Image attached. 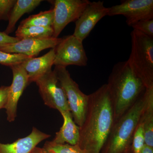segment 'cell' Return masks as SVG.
Masks as SVG:
<instances>
[{
	"instance_id": "83f0119b",
	"label": "cell",
	"mask_w": 153,
	"mask_h": 153,
	"mask_svg": "<svg viewBox=\"0 0 153 153\" xmlns=\"http://www.w3.org/2000/svg\"><path fill=\"white\" fill-rule=\"evenodd\" d=\"M31 153H47L43 148L36 147Z\"/></svg>"
},
{
	"instance_id": "44dd1931",
	"label": "cell",
	"mask_w": 153,
	"mask_h": 153,
	"mask_svg": "<svg viewBox=\"0 0 153 153\" xmlns=\"http://www.w3.org/2000/svg\"><path fill=\"white\" fill-rule=\"evenodd\" d=\"M31 58L33 57L21 54L6 53L0 50V64L10 67L22 64Z\"/></svg>"
},
{
	"instance_id": "4316f807",
	"label": "cell",
	"mask_w": 153,
	"mask_h": 153,
	"mask_svg": "<svg viewBox=\"0 0 153 153\" xmlns=\"http://www.w3.org/2000/svg\"><path fill=\"white\" fill-rule=\"evenodd\" d=\"M140 153H153V148L145 145Z\"/></svg>"
},
{
	"instance_id": "3957f363",
	"label": "cell",
	"mask_w": 153,
	"mask_h": 153,
	"mask_svg": "<svg viewBox=\"0 0 153 153\" xmlns=\"http://www.w3.org/2000/svg\"><path fill=\"white\" fill-rule=\"evenodd\" d=\"M149 89L114 121L101 153H132L133 137L146 104Z\"/></svg>"
},
{
	"instance_id": "d4e9b609",
	"label": "cell",
	"mask_w": 153,
	"mask_h": 153,
	"mask_svg": "<svg viewBox=\"0 0 153 153\" xmlns=\"http://www.w3.org/2000/svg\"><path fill=\"white\" fill-rule=\"evenodd\" d=\"M10 86L0 87V109L5 108L8 100Z\"/></svg>"
},
{
	"instance_id": "ac0fdd59",
	"label": "cell",
	"mask_w": 153,
	"mask_h": 153,
	"mask_svg": "<svg viewBox=\"0 0 153 153\" xmlns=\"http://www.w3.org/2000/svg\"><path fill=\"white\" fill-rule=\"evenodd\" d=\"M52 27H44L34 26L19 25L16 32V36L19 40L45 39L53 37Z\"/></svg>"
},
{
	"instance_id": "6da1fadb",
	"label": "cell",
	"mask_w": 153,
	"mask_h": 153,
	"mask_svg": "<svg viewBox=\"0 0 153 153\" xmlns=\"http://www.w3.org/2000/svg\"><path fill=\"white\" fill-rule=\"evenodd\" d=\"M114 121L106 84L88 95L85 120L79 127L78 145L87 153H101Z\"/></svg>"
},
{
	"instance_id": "484cf974",
	"label": "cell",
	"mask_w": 153,
	"mask_h": 153,
	"mask_svg": "<svg viewBox=\"0 0 153 153\" xmlns=\"http://www.w3.org/2000/svg\"><path fill=\"white\" fill-rule=\"evenodd\" d=\"M20 41L16 37H12L6 34L4 32H0V46L13 44Z\"/></svg>"
},
{
	"instance_id": "d6986e66",
	"label": "cell",
	"mask_w": 153,
	"mask_h": 153,
	"mask_svg": "<svg viewBox=\"0 0 153 153\" xmlns=\"http://www.w3.org/2000/svg\"><path fill=\"white\" fill-rule=\"evenodd\" d=\"M54 9L41 12L32 15L23 20L20 24L22 26H34L44 27H52L54 22Z\"/></svg>"
},
{
	"instance_id": "4fadbf2b",
	"label": "cell",
	"mask_w": 153,
	"mask_h": 153,
	"mask_svg": "<svg viewBox=\"0 0 153 153\" xmlns=\"http://www.w3.org/2000/svg\"><path fill=\"white\" fill-rule=\"evenodd\" d=\"M51 135L33 127L27 136L19 139L11 143H0V153H31L41 142Z\"/></svg>"
},
{
	"instance_id": "7a4b0ae2",
	"label": "cell",
	"mask_w": 153,
	"mask_h": 153,
	"mask_svg": "<svg viewBox=\"0 0 153 153\" xmlns=\"http://www.w3.org/2000/svg\"><path fill=\"white\" fill-rule=\"evenodd\" d=\"M106 85L113 107L114 121L128 110L146 89L127 61L115 64Z\"/></svg>"
},
{
	"instance_id": "8fae6325",
	"label": "cell",
	"mask_w": 153,
	"mask_h": 153,
	"mask_svg": "<svg viewBox=\"0 0 153 153\" xmlns=\"http://www.w3.org/2000/svg\"><path fill=\"white\" fill-rule=\"evenodd\" d=\"M10 68L13 71V82L10 86L7 102L5 108L7 120L11 123L16 120L19 99L29 84L27 74L22 64L15 65Z\"/></svg>"
},
{
	"instance_id": "8992f818",
	"label": "cell",
	"mask_w": 153,
	"mask_h": 153,
	"mask_svg": "<svg viewBox=\"0 0 153 153\" xmlns=\"http://www.w3.org/2000/svg\"><path fill=\"white\" fill-rule=\"evenodd\" d=\"M44 104L61 113L70 111L68 100L53 70L37 79L35 82Z\"/></svg>"
},
{
	"instance_id": "52a82bcc",
	"label": "cell",
	"mask_w": 153,
	"mask_h": 153,
	"mask_svg": "<svg viewBox=\"0 0 153 153\" xmlns=\"http://www.w3.org/2000/svg\"><path fill=\"white\" fill-rule=\"evenodd\" d=\"M82 42L73 35L62 38L54 48V65L66 68L69 65L87 66L88 60Z\"/></svg>"
},
{
	"instance_id": "ffe728a7",
	"label": "cell",
	"mask_w": 153,
	"mask_h": 153,
	"mask_svg": "<svg viewBox=\"0 0 153 153\" xmlns=\"http://www.w3.org/2000/svg\"><path fill=\"white\" fill-rule=\"evenodd\" d=\"M47 153H87L78 145L57 144L52 141H47L42 148Z\"/></svg>"
},
{
	"instance_id": "5b68a950",
	"label": "cell",
	"mask_w": 153,
	"mask_h": 153,
	"mask_svg": "<svg viewBox=\"0 0 153 153\" xmlns=\"http://www.w3.org/2000/svg\"><path fill=\"white\" fill-rule=\"evenodd\" d=\"M53 71L66 94L73 120L80 127L85 120L88 95L80 90L66 67L55 66Z\"/></svg>"
},
{
	"instance_id": "9c48e42d",
	"label": "cell",
	"mask_w": 153,
	"mask_h": 153,
	"mask_svg": "<svg viewBox=\"0 0 153 153\" xmlns=\"http://www.w3.org/2000/svg\"><path fill=\"white\" fill-rule=\"evenodd\" d=\"M107 16L122 15L129 26L143 20L153 19V0H126L108 8Z\"/></svg>"
},
{
	"instance_id": "e0dca14e",
	"label": "cell",
	"mask_w": 153,
	"mask_h": 153,
	"mask_svg": "<svg viewBox=\"0 0 153 153\" xmlns=\"http://www.w3.org/2000/svg\"><path fill=\"white\" fill-rule=\"evenodd\" d=\"M140 122L144 131L145 145L153 148V87L149 89L147 101Z\"/></svg>"
},
{
	"instance_id": "ba28073f",
	"label": "cell",
	"mask_w": 153,
	"mask_h": 153,
	"mask_svg": "<svg viewBox=\"0 0 153 153\" xmlns=\"http://www.w3.org/2000/svg\"><path fill=\"white\" fill-rule=\"evenodd\" d=\"M52 1L54 6L52 26L54 38H58L68 24L76 22L91 2L88 0H55Z\"/></svg>"
},
{
	"instance_id": "f1b7e54d",
	"label": "cell",
	"mask_w": 153,
	"mask_h": 153,
	"mask_svg": "<svg viewBox=\"0 0 153 153\" xmlns=\"http://www.w3.org/2000/svg\"></svg>"
},
{
	"instance_id": "7402d4cb",
	"label": "cell",
	"mask_w": 153,
	"mask_h": 153,
	"mask_svg": "<svg viewBox=\"0 0 153 153\" xmlns=\"http://www.w3.org/2000/svg\"><path fill=\"white\" fill-rule=\"evenodd\" d=\"M145 145L144 131L142 123L140 121L133 137L132 153H140Z\"/></svg>"
},
{
	"instance_id": "cb8c5ba5",
	"label": "cell",
	"mask_w": 153,
	"mask_h": 153,
	"mask_svg": "<svg viewBox=\"0 0 153 153\" xmlns=\"http://www.w3.org/2000/svg\"><path fill=\"white\" fill-rule=\"evenodd\" d=\"M17 0H0V20L8 21L11 10Z\"/></svg>"
},
{
	"instance_id": "277c9868",
	"label": "cell",
	"mask_w": 153,
	"mask_h": 153,
	"mask_svg": "<svg viewBox=\"0 0 153 153\" xmlns=\"http://www.w3.org/2000/svg\"><path fill=\"white\" fill-rule=\"evenodd\" d=\"M131 49L127 60L146 88L153 87V37L136 30L131 33Z\"/></svg>"
},
{
	"instance_id": "9a60e30c",
	"label": "cell",
	"mask_w": 153,
	"mask_h": 153,
	"mask_svg": "<svg viewBox=\"0 0 153 153\" xmlns=\"http://www.w3.org/2000/svg\"><path fill=\"white\" fill-rule=\"evenodd\" d=\"M63 118V125L55 134L52 141L57 144L78 145L79 139V127L73 120L70 111L61 113Z\"/></svg>"
},
{
	"instance_id": "30bf717a",
	"label": "cell",
	"mask_w": 153,
	"mask_h": 153,
	"mask_svg": "<svg viewBox=\"0 0 153 153\" xmlns=\"http://www.w3.org/2000/svg\"><path fill=\"white\" fill-rule=\"evenodd\" d=\"M108 8L101 1L90 2L79 19L75 22L73 35L80 41L89 36L96 25L102 19L107 16Z\"/></svg>"
},
{
	"instance_id": "7c38bea8",
	"label": "cell",
	"mask_w": 153,
	"mask_h": 153,
	"mask_svg": "<svg viewBox=\"0 0 153 153\" xmlns=\"http://www.w3.org/2000/svg\"><path fill=\"white\" fill-rule=\"evenodd\" d=\"M62 38L24 39L17 43L0 46V50L6 53L21 54L34 57L44 49H53L59 44Z\"/></svg>"
},
{
	"instance_id": "603a6c76",
	"label": "cell",
	"mask_w": 153,
	"mask_h": 153,
	"mask_svg": "<svg viewBox=\"0 0 153 153\" xmlns=\"http://www.w3.org/2000/svg\"><path fill=\"white\" fill-rule=\"evenodd\" d=\"M133 30L153 37V19L143 20L137 22L131 26Z\"/></svg>"
},
{
	"instance_id": "2e32d148",
	"label": "cell",
	"mask_w": 153,
	"mask_h": 153,
	"mask_svg": "<svg viewBox=\"0 0 153 153\" xmlns=\"http://www.w3.org/2000/svg\"><path fill=\"white\" fill-rule=\"evenodd\" d=\"M41 0H17L11 10L8 19V24L4 33L9 35L13 33L17 22L24 15L33 11L38 7Z\"/></svg>"
},
{
	"instance_id": "5bb4252c",
	"label": "cell",
	"mask_w": 153,
	"mask_h": 153,
	"mask_svg": "<svg viewBox=\"0 0 153 153\" xmlns=\"http://www.w3.org/2000/svg\"><path fill=\"white\" fill-rule=\"evenodd\" d=\"M55 59V49H51L41 57H33L22 63L27 74L29 84L52 71Z\"/></svg>"
}]
</instances>
